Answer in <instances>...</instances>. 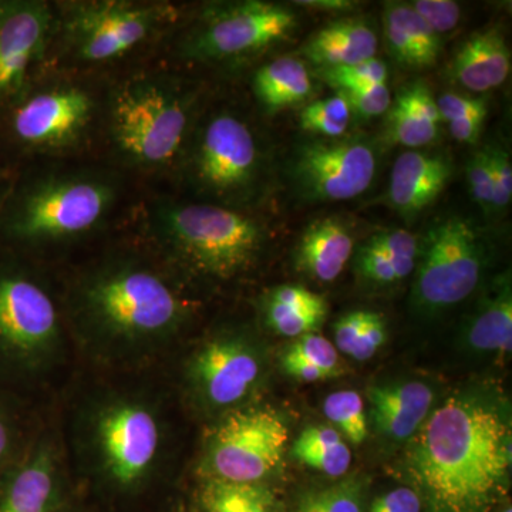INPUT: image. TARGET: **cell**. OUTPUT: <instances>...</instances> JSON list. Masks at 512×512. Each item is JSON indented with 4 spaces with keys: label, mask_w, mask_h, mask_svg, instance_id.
<instances>
[{
    "label": "cell",
    "mask_w": 512,
    "mask_h": 512,
    "mask_svg": "<svg viewBox=\"0 0 512 512\" xmlns=\"http://www.w3.org/2000/svg\"><path fill=\"white\" fill-rule=\"evenodd\" d=\"M410 468L433 512H488L504 493L511 430L480 400L453 397L427 417Z\"/></svg>",
    "instance_id": "6da1fadb"
},
{
    "label": "cell",
    "mask_w": 512,
    "mask_h": 512,
    "mask_svg": "<svg viewBox=\"0 0 512 512\" xmlns=\"http://www.w3.org/2000/svg\"><path fill=\"white\" fill-rule=\"evenodd\" d=\"M86 440L100 480L113 490L130 493L156 470L163 451V424L147 403L117 397L90 414Z\"/></svg>",
    "instance_id": "7a4b0ae2"
},
{
    "label": "cell",
    "mask_w": 512,
    "mask_h": 512,
    "mask_svg": "<svg viewBox=\"0 0 512 512\" xmlns=\"http://www.w3.org/2000/svg\"><path fill=\"white\" fill-rule=\"evenodd\" d=\"M165 228L174 247L197 271L234 278L258 261L266 241L261 222L217 205L171 208Z\"/></svg>",
    "instance_id": "3957f363"
},
{
    "label": "cell",
    "mask_w": 512,
    "mask_h": 512,
    "mask_svg": "<svg viewBox=\"0 0 512 512\" xmlns=\"http://www.w3.org/2000/svg\"><path fill=\"white\" fill-rule=\"evenodd\" d=\"M87 308L101 332L124 343L165 338L183 316V306L157 275L124 269L104 276L87 291Z\"/></svg>",
    "instance_id": "277c9868"
},
{
    "label": "cell",
    "mask_w": 512,
    "mask_h": 512,
    "mask_svg": "<svg viewBox=\"0 0 512 512\" xmlns=\"http://www.w3.org/2000/svg\"><path fill=\"white\" fill-rule=\"evenodd\" d=\"M413 302L427 313L444 311L471 295L483 275L485 247L473 222L450 215L420 241Z\"/></svg>",
    "instance_id": "5b68a950"
},
{
    "label": "cell",
    "mask_w": 512,
    "mask_h": 512,
    "mask_svg": "<svg viewBox=\"0 0 512 512\" xmlns=\"http://www.w3.org/2000/svg\"><path fill=\"white\" fill-rule=\"evenodd\" d=\"M288 440V426L274 410L252 407L229 412L207 441L208 478L262 484L284 460Z\"/></svg>",
    "instance_id": "8992f818"
},
{
    "label": "cell",
    "mask_w": 512,
    "mask_h": 512,
    "mask_svg": "<svg viewBox=\"0 0 512 512\" xmlns=\"http://www.w3.org/2000/svg\"><path fill=\"white\" fill-rule=\"evenodd\" d=\"M188 114L180 97L161 84L140 82L121 89L111 109L117 144L141 164L173 160L183 144Z\"/></svg>",
    "instance_id": "52a82bcc"
},
{
    "label": "cell",
    "mask_w": 512,
    "mask_h": 512,
    "mask_svg": "<svg viewBox=\"0 0 512 512\" xmlns=\"http://www.w3.org/2000/svg\"><path fill=\"white\" fill-rule=\"evenodd\" d=\"M376 171L377 151L369 138H320L298 147L291 181L303 201L340 202L369 190Z\"/></svg>",
    "instance_id": "ba28073f"
},
{
    "label": "cell",
    "mask_w": 512,
    "mask_h": 512,
    "mask_svg": "<svg viewBox=\"0 0 512 512\" xmlns=\"http://www.w3.org/2000/svg\"><path fill=\"white\" fill-rule=\"evenodd\" d=\"M298 26L299 16L288 6L259 0L229 3L205 16L188 53L215 60L252 55L288 42Z\"/></svg>",
    "instance_id": "9c48e42d"
},
{
    "label": "cell",
    "mask_w": 512,
    "mask_h": 512,
    "mask_svg": "<svg viewBox=\"0 0 512 512\" xmlns=\"http://www.w3.org/2000/svg\"><path fill=\"white\" fill-rule=\"evenodd\" d=\"M261 170V153L251 128L231 114L214 117L202 131L195 173L202 187L229 197L248 191Z\"/></svg>",
    "instance_id": "30bf717a"
},
{
    "label": "cell",
    "mask_w": 512,
    "mask_h": 512,
    "mask_svg": "<svg viewBox=\"0 0 512 512\" xmlns=\"http://www.w3.org/2000/svg\"><path fill=\"white\" fill-rule=\"evenodd\" d=\"M57 339V312L47 293L28 279H0V353L28 365L49 356Z\"/></svg>",
    "instance_id": "8fae6325"
},
{
    "label": "cell",
    "mask_w": 512,
    "mask_h": 512,
    "mask_svg": "<svg viewBox=\"0 0 512 512\" xmlns=\"http://www.w3.org/2000/svg\"><path fill=\"white\" fill-rule=\"evenodd\" d=\"M262 365L254 346L235 336L205 343L188 363L191 389L205 406L229 409L254 392Z\"/></svg>",
    "instance_id": "7c38bea8"
},
{
    "label": "cell",
    "mask_w": 512,
    "mask_h": 512,
    "mask_svg": "<svg viewBox=\"0 0 512 512\" xmlns=\"http://www.w3.org/2000/svg\"><path fill=\"white\" fill-rule=\"evenodd\" d=\"M110 192L89 181H63L43 187L26 202L18 232L26 238H59L92 228L106 211Z\"/></svg>",
    "instance_id": "4fadbf2b"
},
{
    "label": "cell",
    "mask_w": 512,
    "mask_h": 512,
    "mask_svg": "<svg viewBox=\"0 0 512 512\" xmlns=\"http://www.w3.org/2000/svg\"><path fill=\"white\" fill-rule=\"evenodd\" d=\"M160 19V10L148 6L93 3L74 16V45L80 56L90 62L113 59L143 42Z\"/></svg>",
    "instance_id": "5bb4252c"
},
{
    "label": "cell",
    "mask_w": 512,
    "mask_h": 512,
    "mask_svg": "<svg viewBox=\"0 0 512 512\" xmlns=\"http://www.w3.org/2000/svg\"><path fill=\"white\" fill-rule=\"evenodd\" d=\"M92 111V101L76 89L56 90L33 97L16 113L15 131L33 146H59L72 140Z\"/></svg>",
    "instance_id": "9a60e30c"
},
{
    "label": "cell",
    "mask_w": 512,
    "mask_h": 512,
    "mask_svg": "<svg viewBox=\"0 0 512 512\" xmlns=\"http://www.w3.org/2000/svg\"><path fill=\"white\" fill-rule=\"evenodd\" d=\"M453 173L454 165L444 154L406 151L393 165L386 200L403 218L412 220L440 197Z\"/></svg>",
    "instance_id": "2e32d148"
},
{
    "label": "cell",
    "mask_w": 512,
    "mask_h": 512,
    "mask_svg": "<svg viewBox=\"0 0 512 512\" xmlns=\"http://www.w3.org/2000/svg\"><path fill=\"white\" fill-rule=\"evenodd\" d=\"M62 504L55 450L39 444L0 476V512H52Z\"/></svg>",
    "instance_id": "e0dca14e"
},
{
    "label": "cell",
    "mask_w": 512,
    "mask_h": 512,
    "mask_svg": "<svg viewBox=\"0 0 512 512\" xmlns=\"http://www.w3.org/2000/svg\"><path fill=\"white\" fill-rule=\"evenodd\" d=\"M49 23L45 6L15 3L0 12V93L18 89Z\"/></svg>",
    "instance_id": "ac0fdd59"
},
{
    "label": "cell",
    "mask_w": 512,
    "mask_h": 512,
    "mask_svg": "<svg viewBox=\"0 0 512 512\" xmlns=\"http://www.w3.org/2000/svg\"><path fill=\"white\" fill-rule=\"evenodd\" d=\"M511 50L498 26L473 33L451 66V76L468 92L485 93L507 82L511 73Z\"/></svg>",
    "instance_id": "d6986e66"
},
{
    "label": "cell",
    "mask_w": 512,
    "mask_h": 512,
    "mask_svg": "<svg viewBox=\"0 0 512 512\" xmlns=\"http://www.w3.org/2000/svg\"><path fill=\"white\" fill-rule=\"evenodd\" d=\"M376 429L387 439H412L430 416L434 393L423 382L372 387L367 392Z\"/></svg>",
    "instance_id": "ffe728a7"
},
{
    "label": "cell",
    "mask_w": 512,
    "mask_h": 512,
    "mask_svg": "<svg viewBox=\"0 0 512 512\" xmlns=\"http://www.w3.org/2000/svg\"><path fill=\"white\" fill-rule=\"evenodd\" d=\"M353 234L338 217L312 222L295 249L299 272L322 284L336 281L353 254Z\"/></svg>",
    "instance_id": "44dd1931"
},
{
    "label": "cell",
    "mask_w": 512,
    "mask_h": 512,
    "mask_svg": "<svg viewBox=\"0 0 512 512\" xmlns=\"http://www.w3.org/2000/svg\"><path fill=\"white\" fill-rule=\"evenodd\" d=\"M379 39L375 28L359 19H343L323 26L302 46L319 70L338 69L375 59Z\"/></svg>",
    "instance_id": "7402d4cb"
},
{
    "label": "cell",
    "mask_w": 512,
    "mask_h": 512,
    "mask_svg": "<svg viewBox=\"0 0 512 512\" xmlns=\"http://www.w3.org/2000/svg\"><path fill=\"white\" fill-rule=\"evenodd\" d=\"M387 49L410 69L434 66L441 53L440 36L414 12L410 3L387 2L383 13Z\"/></svg>",
    "instance_id": "603a6c76"
},
{
    "label": "cell",
    "mask_w": 512,
    "mask_h": 512,
    "mask_svg": "<svg viewBox=\"0 0 512 512\" xmlns=\"http://www.w3.org/2000/svg\"><path fill=\"white\" fill-rule=\"evenodd\" d=\"M440 114L436 97L423 82L404 86L387 111V136L399 146H429L440 134Z\"/></svg>",
    "instance_id": "cb8c5ba5"
},
{
    "label": "cell",
    "mask_w": 512,
    "mask_h": 512,
    "mask_svg": "<svg viewBox=\"0 0 512 512\" xmlns=\"http://www.w3.org/2000/svg\"><path fill=\"white\" fill-rule=\"evenodd\" d=\"M326 315L325 298L301 285L278 286L265 301L266 325L284 338L316 333Z\"/></svg>",
    "instance_id": "d4e9b609"
},
{
    "label": "cell",
    "mask_w": 512,
    "mask_h": 512,
    "mask_svg": "<svg viewBox=\"0 0 512 512\" xmlns=\"http://www.w3.org/2000/svg\"><path fill=\"white\" fill-rule=\"evenodd\" d=\"M467 343L471 349L483 353L511 352L512 345V295L510 278L504 276L480 309L467 329Z\"/></svg>",
    "instance_id": "484cf974"
},
{
    "label": "cell",
    "mask_w": 512,
    "mask_h": 512,
    "mask_svg": "<svg viewBox=\"0 0 512 512\" xmlns=\"http://www.w3.org/2000/svg\"><path fill=\"white\" fill-rule=\"evenodd\" d=\"M254 92L269 110H282L308 100L313 92L311 73L301 59L279 57L255 73Z\"/></svg>",
    "instance_id": "4316f807"
},
{
    "label": "cell",
    "mask_w": 512,
    "mask_h": 512,
    "mask_svg": "<svg viewBox=\"0 0 512 512\" xmlns=\"http://www.w3.org/2000/svg\"><path fill=\"white\" fill-rule=\"evenodd\" d=\"M299 463L329 477H342L352 464V451L338 430L318 424L302 431L292 448Z\"/></svg>",
    "instance_id": "83f0119b"
},
{
    "label": "cell",
    "mask_w": 512,
    "mask_h": 512,
    "mask_svg": "<svg viewBox=\"0 0 512 512\" xmlns=\"http://www.w3.org/2000/svg\"><path fill=\"white\" fill-rule=\"evenodd\" d=\"M197 512H276V501L265 485L208 478L198 495Z\"/></svg>",
    "instance_id": "f1b7e54d"
},
{
    "label": "cell",
    "mask_w": 512,
    "mask_h": 512,
    "mask_svg": "<svg viewBox=\"0 0 512 512\" xmlns=\"http://www.w3.org/2000/svg\"><path fill=\"white\" fill-rule=\"evenodd\" d=\"M323 413L330 426L339 431L343 439L359 446L367 437L365 403L355 390H340L329 394L323 403Z\"/></svg>",
    "instance_id": "f546056e"
},
{
    "label": "cell",
    "mask_w": 512,
    "mask_h": 512,
    "mask_svg": "<svg viewBox=\"0 0 512 512\" xmlns=\"http://www.w3.org/2000/svg\"><path fill=\"white\" fill-rule=\"evenodd\" d=\"M352 120V109L345 94L313 101L299 113V124L308 133L323 138L343 137Z\"/></svg>",
    "instance_id": "4dcf8cb0"
},
{
    "label": "cell",
    "mask_w": 512,
    "mask_h": 512,
    "mask_svg": "<svg viewBox=\"0 0 512 512\" xmlns=\"http://www.w3.org/2000/svg\"><path fill=\"white\" fill-rule=\"evenodd\" d=\"M372 239L392 262L397 281L413 274L420 252V241L416 235L404 228H389L377 232Z\"/></svg>",
    "instance_id": "1f68e13d"
},
{
    "label": "cell",
    "mask_w": 512,
    "mask_h": 512,
    "mask_svg": "<svg viewBox=\"0 0 512 512\" xmlns=\"http://www.w3.org/2000/svg\"><path fill=\"white\" fill-rule=\"evenodd\" d=\"M296 512H365L360 485L345 481L303 495Z\"/></svg>",
    "instance_id": "d6a6232c"
},
{
    "label": "cell",
    "mask_w": 512,
    "mask_h": 512,
    "mask_svg": "<svg viewBox=\"0 0 512 512\" xmlns=\"http://www.w3.org/2000/svg\"><path fill=\"white\" fill-rule=\"evenodd\" d=\"M387 66L379 59L338 67V69L319 70L320 79L335 87L339 92H352L363 87L386 83Z\"/></svg>",
    "instance_id": "836d02e7"
},
{
    "label": "cell",
    "mask_w": 512,
    "mask_h": 512,
    "mask_svg": "<svg viewBox=\"0 0 512 512\" xmlns=\"http://www.w3.org/2000/svg\"><path fill=\"white\" fill-rule=\"evenodd\" d=\"M288 350L293 355L301 357L309 365L318 367L328 379L343 373L338 349L318 333H309V335L296 339V342L292 343Z\"/></svg>",
    "instance_id": "e575fe53"
},
{
    "label": "cell",
    "mask_w": 512,
    "mask_h": 512,
    "mask_svg": "<svg viewBox=\"0 0 512 512\" xmlns=\"http://www.w3.org/2000/svg\"><path fill=\"white\" fill-rule=\"evenodd\" d=\"M466 177L471 198L485 214H493L495 212V192L487 148L478 151L468 160Z\"/></svg>",
    "instance_id": "d590c367"
},
{
    "label": "cell",
    "mask_w": 512,
    "mask_h": 512,
    "mask_svg": "<svg viewBox=\"0 0 512 512\" xmlns=\"http://www.w3.org/2000/svg\"><path fill=\"white\" fill-rule=\"evenodd\" d=\"M356 268L359 275L372 284L384 286L399 282L392 262L382 249L377 247L372 238L360 248L356 258Z\"/></svg>",
    "instance_id": "8d00e7d4"
},
{
    "label": "cell",
    "mask_w": 512,
    "mask_h": 512,
    "mask_svg": "<svg viewBox=\"0 0 512 512\" xmlns=\"http://www.w3.org/2000/svg\"><path fill=\"white\" fill-rule=\"evenodd\" d=\"M410 6L439 36L456 29L461 20L460 5L453 0H416Z\"/></svg>",
    "instance_id": "74e56055"
},
{
    "label": "cell",
    "mask_w": 512,
    "mask_h": 512,
    "mask_svg": "<svg viewBox=\"0 0 512 512\" xmlns=\"http://www.w3.org/2000/svg\"><path fill=\"white\" fill-rule=\"evenodd\" d=\"M340 93L345 94L352 113L355 111L359 116L367 117V119L382 116L392 106V93L386 83Z\"/></svg>",
    "instance_id": "f35d334b"
},
{
    "label": "cell",
    "mask_w": 512,
    "mask_h": 512,
    "mask_svg": "<svg viewBox=\"0 0 512 512\" xmlns=\"http://www.w3.org/2000/svg\"><path fill=\"white\" fill-rule=\"evenodd\" d=\"M495 192V212L503 211L511 204L512 167L510 154L501 147H487Z\"/></svg>",
    "instance_id": "ab89813d"
},
{
    "label": "cell",
    "mask_w": 512,
    "mask_h": 512,
    "mask_svg": "<svg viewBox=\"0 0 512 512\" xmlns=\"http://www.w3.org/2000/svg\"><path fill=\"white\" fill-rule=\"evenodd\" d=\"M387 340L386 322L380 313L369 311L365 328L360 333L359 339L355 349H353L352 359L357 362H366L377 355L380 349L383 348Z\"/></svg>",
    "instance_id": "60d3db41"
},
{
    "label": "cell",
    "mask_w": 512,
    "mask_h": 512,
    "mask_svg": "<svg viewBox=\"0 0 512 512\" xmlns=\"http://www.w3.org/2000/svg\"><path fill=\"white\" fill-rule=\"evenodd\" d=\"M441 121L464 119L474 114L488 113V104L480 97H470L460 93H444L436 99Z\"/></svg>",
    "instance_id": "b9f144b4"
},
{
    "label": "cell",
    "mask_w": 512,
    "mask_h": 512,
    "mask_svg": "<svg viewBox=\"0 0 512 512\" xmlns=\"http://www.w3.org/2000/svg\"><path fill=\"white\" fill-rule=\"evenodd\" d=\"M369 311H353L346 313L335 325V348L345 355H352L357 339L365 328Z\"/></svg>",
    "instance_id": "7bdbcfd3"
},
{
    "label": "cell",
    "mask_w": 512,
    "mask_h": 512,
    "mask_svg": "<svg viewBox=\"0 0 512 512\" xmlns=\"http://www.w3.org/2000/svg\"><path fill=\"white\" fill-rule=\"evenodd\" d=\"M369 512H421V498L412 488H396L377 497Z\"/></svg>",
    "instance_id": "ee69618b"
},
{
    "label": "cell",
    "mask_w": 512,
    "mask_h": 512,
    "mask_svg": "<svg viewBox=\"0 0 512 512\" xmlns=\"http://www.w3.org/2000/svg\"><path fill=\"white\" fill-rule=\"evenodd\" d=\"M485 119H487V113L474 114V116L451 121L448 123V130L454 140L464 144H476L481 130H483Z\"/></svg>",
    "instance_id": "f6af8a7d"
},
{
    "label": "cell",
    "mask_w": 512,
    "mask_h": 512,
    "mask_svg": "<svg viewBox=\"0 0 512 512\" xmlns=\"http://www.w3.org/2000/svg\"><path fill=\"white\" fill-rule=\"evenodd\" d=\"M293 5L302 6V8L322 10V12H349L356 8L355 2L350 0H303V2H293Z\"/></svg>",
    "instance_id": "bcb514c9"
},
{
    "label": "cell",
    "mask_w": 512,
    "mask_h": 512,
    "mask_svg": "<svg viewBox=\"0 0 512 512\" xmlns=\"http://www.w3.org/2000/svg\"><path fill=\"white\" fill-rule=\"evenodd\" d=\"M10 448H12V427L8 417L0 409V476L6 471V461L10 456Z\"/></svg>",
    "instance_id": "7dc6e473"
},
{
    "label": "cell",
    "mask_w": 512,
    "mask_h": 512,
    "mask_svg": "<svg viewBox=\"0 0 512 512\" xmlns=\"http://www.w3.org/2000/svg\"><path fill=\"white\" fill-rule=\"evenodd\" d=\"M52 512H76L73 510L70 505H66L64 503L60 504L59 507L55 508Z\"/></svg>",
    "instance_id": "c3c4849f"
},
{
    "label": "cell",
    "mask_w": 512,
    "mask_h": 512,
    "mask_svg": "<svg viewBox=\"0 0 512 512\" xmlns=\"http://www.w3.org/2000/svg\"><path fill=\"white\" fill-rule=\"evenodd\" d=\"M503 512H512L511 507L505 508V510Z\"/></svg>",
    "instance_id": "681fc988"
}]
</instances>
